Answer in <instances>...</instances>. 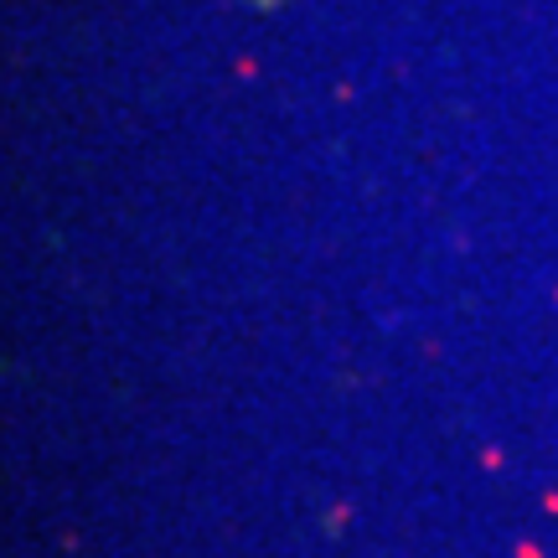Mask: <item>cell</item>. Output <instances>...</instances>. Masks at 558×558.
I'll list each match as a JSON object with an SVG mask.
<instances>
[{
    "label": "cell",
    "instance_id": "1",
    "mask_svg": "<svg viewBox=\"0 0 558 558\" xmlns=\"http://www.w3.org/2000/svg\"><path fill=\"white\" fill-rule=\"evenodd\" d=\"M243 5H254V11H275L279 0H243Z\"/></svg>",
    "mask_w": 558,
    "mask_h": 558
}]
</instances>
